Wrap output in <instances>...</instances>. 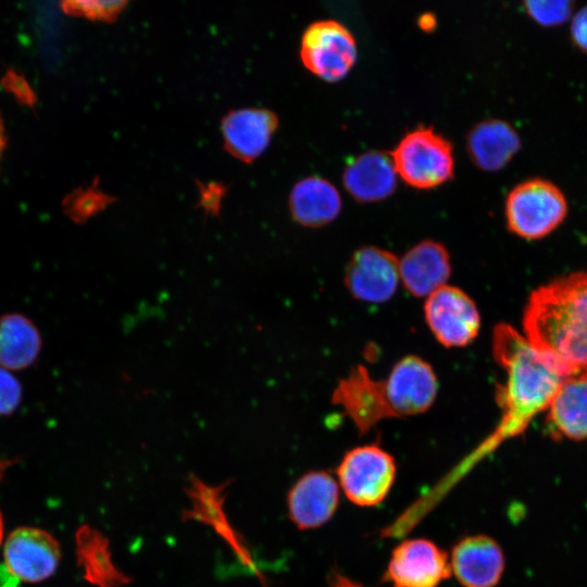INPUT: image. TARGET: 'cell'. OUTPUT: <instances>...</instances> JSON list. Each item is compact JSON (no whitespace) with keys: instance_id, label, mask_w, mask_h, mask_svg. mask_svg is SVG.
I'll use <instances>...</instances> for the list:
<instances>
[{"instance_id":"28","label":"cell","mask_w":587,"mask_h":587,"mask_svg":"<svg viewBox=\"0 0 587 587\" xmlns=\"http://www.w3.org/2000/svg\"><path fill=\"white\" fill-rule=\"evenodd\" d=\"M224 189L222 185L211 184L202 188L201 205L207 212L216 214L218 212Z\"/></svg>"},{"instance_id":"30","label":"cell","mask_w":587,"mask_h":587,"mask_svg":"<svg viewBox=\"0 0 587 587\" xmlns=\"http://www.w3.org/2000/svg\"><path fill=\"white\" fill-rule=\"evenodd\" d=\"M330 587H363V586L337 574L334 576Z\"/></svg>"},{"instance_id":"32","label":"cell","mask_w":587,"mask_h":587,"mask_svg":"<svg viewBox=\"0 0 587 587\" xmlns=\"http://www.w3.org/2000/svg\"><path fill=\"white\" fill-rule=\"evenodd\" d=\"M5 146H7L5 128H4L3 120L0 114V161L3 154V151L5 149Z\"/></svg>"},{"instance_id":"24","label":"cell","mask_w":587,"mask_h":587,"mask_svg":"<svg viewBox=\"0 0 587 587\" xmlns=\"http://www.w3.org/2000/svg\"><path fill=\"white\" fill-rule=\"evenodd\" d=\"M125 4L124 1H64L61 7L71 15L111 21L120 14Z\"/></svg>"},{"instance_id":"11","label":"cell","mask_w":587,"mask_h":587,"mask_svg":"<svg viewBox=\"0 0 587 587\" xmlns=\"http://www.w3.org/2000/svg\"><path fill=\"white\" fill-rule=\"evenodd\" d=\"M450 574L447 553L434 542L417 538L394 549L386 578L392 587H437Z\"/></svg>"},{"instance_id":"7","label":"cell","mask_w":587,"mask_h":587,"mask_svg":"<svg viewBox=\"0 0 587 587\" xmlns=\"http://www.w3.org/2000/svg\"><path fill=\"white\" fill-rule=\"evenodd\" d=\"M424 316L434 337L447 348L467 346L480 327L475 302L453 286L446 285L427 297Z\"/></svg>"},{"instance_id":"31","label":"cell","mask_w":587,"mask_h":587,"mask_svg":"<svg viewBox=\"0 0 587 587\" xmlns=\"http://www.w3.org/2000/svg\"><path fill=\"white\" fill-rule=\"evenodd\" d=\"M419 25L423 29H430L436 25V18L430 13H425L419 18Z\"/></svg>"},{"instance_id":"5","label":"cell","mask_w":587,"mask_h":587,"mask_svg":"<svg viewBox=\"0 0 587 587\" xmlns=\"http://www.w3.org/2000/svg\"><path fill=\"white\" fill-rule=\"evenodd\" d=\"M337 475L347 498L362 507L380 503L396 476L394 458L376 445L357 447L342 458Z\"/></svg>"},{"instance_id":"19","label":"cell","mask_w":587,"mask_h":587,"mask_svg":"<svg viewBox=\"0 0 587 587\" xmlns=\"http://www.w3.org/2000/svg\"><path fill=\"white\" fill-rule=\"evenodd\" d=\"M546 424L552 436L587 438V373L563 380L549 405Z\"/></svg>"},{"instance_id":"15","label":"cell","mask_w":587,"mask_h":587,"mask_svg":"<svg viewBox=\"0 0 587 587\" xmlns=\"http://www.w3.org/2000/svg\"><path fill=\"white\" fill-rule=\"evenodd\" d=\"M451 573L464 587H494L504 569L499 545L484 535L461 539L450 558Z\"/></svg>"},{"instance_id":"2","label":"cell","mask_w":587,"mask_h":587,"mask_svg":"<svg viewBox=\"0 0 587 587\" xmlns=\"http://www.w3.org/2000/svg\"><path fill=\"white\" fill-rule=\"evenodd\" d=\"M492 353L505 371L496 400L502 409L499 438L523 432L529 421L549 408L566 378L512 326L500 323L492 333Z\"/></svg>"},{"instance_id":"6","label":"cell","mask_w":587,"mask_h":587,"mask_svg":"<svg viewBox=\"0 0 587 587\" xmlns=\"http://www.w3.org/2000/svg\"><path fill=\"white\" fill-rule=\"evenodd\" d=\"M357 41L352 33L333 18L317 20L304 29L300 43L303 65L326 80L344 77L355 62Z\"/></svg>"},{"instance_id":"23","label":"cell","mask_w":587,"mask_h":587,"mask_svg":"<svg viewBox=\"0 0 587 587\" xmlns=\"http://www.w3.org/2000/svg\"><path fill=\"white\" fill-rule=\"evenodd\" d=\"M109 202V197L91 188L74 192L65 201L66 213L76 222H84Z\"/></svg>"},{"instance_id":"12","label":"cell","mask_w":587,"mask_h":587,"mask_svg":"<svg viewBox=\"0 0 587 587\" xmlns=\"http://www.w3.org/2000/svg\"><path fill=\"white\" fill-rule=\"evenodd\" d=\"M333 402L341 407L361 434L378 422L390 419L384 382L374 379L367 370L358 365L339 382Z\"/></svg>"},{"instance_id":"16","label":"cell","mask_w":587,"mask_h":587,"mask_svg":"<svg viewBox=\"0 0 587 587\" xmlns=\"http://www.w3.org/2000/svg\"><path fill=\"white\" fill-rule=\"evenodd\" d=\"M400 280L415 297H428L446 286L451 274L447 249L437 241L423 240L399 259Z\"/></svg>"},{"instance_id":"26","label":"cell","mask_w":587,"mask_h":587,"mask_svg":"<svg viewBox=\"0 0 587 587\" xmlns=\"http://www.w3.org/2000/svg\"><path fill=\"white\" fill-rule=\"evenodd\" d=\"M1 85L22 104L33 105L37 100L28 82L15 71L9 70L2 77Z\"/></svg>"},{"instance_id":"22","label":"cell","mask_w":587,"mask_h":587,"mask_svg":"<svg viewBox=\"0 0 587 587\" xmlns=\"http://www.w3.org/2000/svg\"><path fill=\"white\" fill-rule=\"evenodd\" d=\"M575 3L567 0L525 1L523 10L535 23L554 27L572 18Z\"/></svg>"},{"instance_id":"9","label":"cell","mask_w":587,"mask_h":587,"mask_svg":"<svg viewBox=\"0 0 587 587\" xmlns=\"http://www.w3.org/2000/svg\"><path fill=\"white\" fill-rule=\"evenodd\" d=\"M383 382L392 417L411 416L427 411L438 390L433 367L416 355L399 360Z\"/></svg>"},{"instance_id":"3","label":"cell","mask_w":587,"mask_h":587,"mask_svg":"<svg viewBox=\"0 0 587 587\" xmlns=\"http://www.w3.org/2000/svg\"><path fill=\"white\" fill-rule=\"evenodd\" d=\"M567 200L552 182L533 177L508 193L504 216L509 230L525 239H539L553 232L567 215Z\"/></svg>"},{"instance_id":"20","label":"cell","mask_w":587,"mask_h":587,"mask_svg":"<svg viewBox=\"0 0 587 587\" xmlns=\"http://www.w3.org/2000/svg\"><path fill=\"white\" fill-rule=\"evenodd\" d=\"M338 189L326 178L311 175L297 182L289 196L292 217L300 224L317 227L333 221L341 210Z\"/></svg>"},{"instance_id":"17","label":"cell","mask_w":587,"mask_h":587,"mask_svg":"<svg viewBox=\"0 0 587 587\" xmlns=\"http://www.w3.org/2000/svg\"><path fill=\"white\" fill-rule=\"evenodd\" d=\"M397 176L391 153L372 149L350 159L342 180L354 199L369 202L389 196L397 186Z\"/></svg>"},{"instance_id":"4","label":"cell","mask_w":587,"mask_h":587,"mask_svg":"<svg viewBox=\"0 0 587 587\" xmlns=\"http://www.w3.org/2000/svg\"><path fill=\"white\" fill-rule=\"evenodd\" d=\"M398 175L415 188H433L454 171L451 142L433 127L419 126L405 133L391 152Z\"/></svg>"},{"instance_id":"18","label":"cell","mask_w":587,"mask_h":587,"mask_svg":"<svg viewBox=\"0 0 587 587\" xmlns=\"http://www.w3.org/2000/svg\"><path fill=\"white\" fill-rule=\"evenodd\" d=\"M521 137L507 121L487 118L475 124L466 135V149L476 166L484 171L504 167L520 151Z\"/></svg>"},{"instance_id":"29","label":"cell","mask_w":587,"mask_h":587,"mask_svg":"<svg viewBox=\"0 0 587 587\" xmlns=\"http://www.w3.org/2000/svg\"><path fill=\"white\" fill-rule=\"evenodd\" d=\"M14 463H15V460L0 457V479L3 477L8 469L12 466ZM2 538H3V520L0 513V545H1Z\"/></svg>"},{"instance_id":"25","label":"cell","mask_w":587,"mask_h":587,"mask_svg":"<svg viewBox=\"0 0 587 587\" xmlns=\"http://www.w3.org/2000/svg\"><path fill=\"white\" fill-rule=\"evenodd\" d=\"M23 400V386L14 372L0 365V416L13 414Z\"/></svg>"},{"instance_id":"1","label":"cell","mask_w":587,"mask_h":587,"mask_svg":"<svg viewBox=\"0 0 587 587\" xmlns=\"http://www.w3.org/2000/svg\"><path fill=\"white\" fill-rule=\"evenodd\" d=\"M523 326L528 342L566 378L587 373V272L536 289Z\"/></svg>"},{"instance_id":"13","label":"cell","mask_w":587,"mask_h":587,"mask_svg":"<svg viewBox=\"0 0 587 587\" xmlns=\"http://www.w3.org/2000/svg\"><path fill=\"white\" fill-rule=\"evenodd\" d=\"M278 126L276 114L264 108H243L222 120L225 149L235 158L251 162L267 148Z\"/></svg>"},{"instance_id":"14","label":"cell","mask_w":587,"mask_h":587,"mask_svg":"<svg viewBox=\"0 0 587 587\" xmlns=\"http://www.w3.org/2000/svg\"><path fill=\"white\" fill-rule=\"evenodd\" d=\"M338 502V484L333 476L324 471H313L299 478L290 489L288 511L298 528L310 529L326 523Z\"/></svg>"},{"instance_id":"21","label":"cell","mask_w":587,"mask_h":587,"mask_svg":"<svg viewBox=\"0 0 587 587\" xmlns=\"http://www.w3.org/2000/svg\"><path fill=\"white\" fill-rule=\"evenodd\" d=\"M42 349L37 325L25 314L10 312L0 315V365L12 372L30 367Z\"/></svg>"},{"instance_id":"10","label":"cell","mask_w":587,"mask_h":587,"mask_svg":"<svg viewBox=\"0 0 587 587\" xmlns=\"http://www.w3.org/2000/svg\"><path fill=\"white\" fill-rule=\"evenodd\" d=\"M399 259L388 250L364 246L352 255L345 273L350 294L364 302L384 303L400 283Z\"/></svg>"},{"instance_id":"8","label":"cell","mask_w":587,"mask_h":587,"mask_svg":"<svg viewBox=\"0 0 587 587\" xmlns=\"http://www.w3.org/2000/svg\"><path fill=\"white\" fill-rule=\"evenodd\" d=\"M7 571L24 583H39L49 578L61 559L58 540L48 532L22 526L7 537L3 546Z\"/></svg>"},{"instance_id":"27","label":"cell","mask_w":587,"mask_h":587,"mask_svg":"<svg viewBox=\"0 0 587 587\" xmlns=\"http://www.w3.org/2000/svg\"><path fill=\"white\" fill-rule=\"evenodd\" d=\"M572 43L584 53H587V4L577 10L570 26Z\"/></svg>"}]
</instances>
